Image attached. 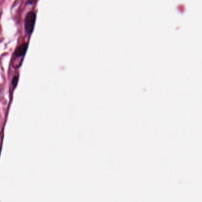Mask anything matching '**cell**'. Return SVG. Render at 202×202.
I'll list each match as a JSON object with an SVG mask.
<instances>
[{"label":"cell","instance_id":"1","mask_svg":"<svg viewBox=\"0 0 202 202\" xmlns=\"http://www.w3.org/2000/svg\"><path fill=\"white\" fill-rule=\"evenodd\" d=\"M36 16L34 12H30L28 13L25 18V31L27 34L32 33L36 22Z\"/></svg>","mask_w":202,"mask_h":202},{"label":"cell","instance_id":"2","mask_svg":"<svg viewBox=\"0 0 202 202\" xmlns=\"http://www.w3.org/2000/svg\"><path fill=\"white\" fill-rule=\"evenodd\" d=\"M27 48H28L27 43L22 44L17 49L16 51L15 52V55L18 57L23 56V55H25V52H27Z\"/></svg>","mask_w":202,"mask_h":202}]
</instances>
